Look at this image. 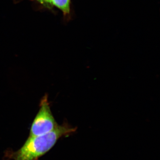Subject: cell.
Segmentation results:
<instances>
[{
    "instance_id": "cell-1",
    "label": "cell",
    "mask_w": 160,
    "mask_h": 160,
    "mask_svg": "<svg viewBox=\"0 0 160 160\" xmlns=\"http://www.w3.org/2000/svg\"><path fill=\"white\" fill-rule=\"evenodd\" d=\"M76 128L66 123L58 125L52 131L42 135L29 137L22 147L13 152L14 160H35L46 153L54 146L58 140L65 135L74 132Z\"/></svg>"
},
{
    "instance_id": "cell-2",
    "label": "cell",
    "mask_w": 160,
    "mask_h": 160,
    "mask_svg": "<svg viewBox=\"0 0 160 160\" xmlns=\"http://www.w3.org/2000/svg\"><path fill=\"white\" fill-rule=\"evenodd\" d=\"M39 106L30 128L29 137L46 134L53 130L58 125L52 112L47 94L42 98Z\"/></svg>"
},
{
    "instance_id": "cell-3",
    "label": "cell",
    "mask_w": 160,
    "mask_h": 160,
    "mask_svg": "<svg viewBox=\"0 0 160 160\" xmlns=\"http://www.w3.org/2000/svg\"><path fill=\"white\" fill-rule=\"evenodd\" d=\"M52 5L58 7L64 14H68L70 12V0H51Z\"/></svg>"
},
{
    "instance_id": "cell-4",
    "label": "cell",
    "mask_w": 160,
    "mask_h": 160,
    "mask_svg": "<svg viewBox=\"0 0 160 160\" xmlns=\"http://www.w3.org/2000/svg\"><path fill=\"white\" fill-rule=\"evenodd\" d=\"M39 2L42 4L44 6L50 7L52 6L51 3V0H37Z\"/></svg>"
}]
</instances>
